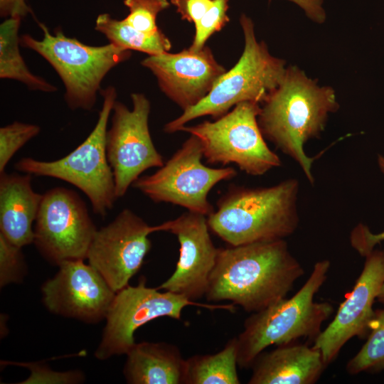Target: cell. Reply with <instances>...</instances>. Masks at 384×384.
Wrapping results in <instances>:
<instances>
[{
  "instance_id": "cell-25",
  "label": "cell",
  "mask_w": 384,
  "mask_h": 384,
  "mask_svg": "<svg viewBox=\"0 0 384 384\" xmlns=\"http://www.w3.org/2000/svg\"><path fill=\"white\" fill-rule=\"evenodd\" d=\"M40 131L36 124L16 121L0 128V174L5 171L14 155Z\"/></svg>"
},
{
  "instance_id": "cell-10",
  "label": "cell",
  "mask_w": 384,
  "mask_h": 384,
  "mask_svg": "<svg viewBox=\"0 0 384 384\" xmlns=\"http://www.w3.org/2000/svg\"><path fill=\"white\" fill-rule=\"evenodd\" d=\"M191 305L233 309V305L202 304L169 291L148 287L144 277L136 286L128 284L115 294L95 356L107 360L127 354L136 343L134 333L140 326L164 316L179 320L183 309Z\"/></svg>"
},
{
  "instance_id": "cell-20",
  "label": "cell",
  "mask_w": 384,
  "mask_h": 384,
  "mask_svg": "<svg viewBox=\"0 0 384 384\" xmlns=\"http://www.w3.org/2000/svg\"><path fill=\"white\" fill-rule=\"evenodd\" d=\"M123 374L129 384H184L186 359L175 345L136 343L126 354Z\"/></svg>"
},
{
  "instance_id": "cell-7",
  "label": "cell",
  "mask_w": 384,
  "mask_h": 384,
  "mask_svg": "<svg viewBox=\"0 0 384 384\" xmlns=\"http://www.w3.org/2000/svg\"><path fill=\"white\" fill-rule=\"evenodd\" d=\"M43 38L28 34L20 36V46L41 55L56 71L65 87V101L73 110H91L100 85L115 66L128 60L131 51L113 43L92 46L64 35L60 28L52 34L37 21Z\"/></svg>"
},
{
  "instance_id": "cell-29",
  "label": "cell",
  "mask_w": 384,
  "mask_h": 384,
  "mask_svg": "<svg viewBox=\"0 0 384 384\" xmlns=\"http://www.w3.org/2000/svg\"><path fill=\"white\" fill-rule=\"evenodd\" d=\"M378 164L384 174V156L378 154ZM384 241V231L373 233L369 228L363 223L358 224L351 232L350 243L351 247L362 257H366L372 252L375 247Z\"/></svg>"
},
{
  "instance_id": "cell-18",
  "label": "cell",
  "mask_w": 384,
  "mask_h": 384,
  "mask_svg": "<svg viewBox=\"0 0 384 384\" xmlns=\"http://www.w3.org/2000/svg\"><path fill=\"white\" fill-rule=\"evenodd\" d=\"M327 366L320 351L297 341L262 352L251 366L249 384H314Z\"/></svg>"
},
{
  "instance_id": "cell-30",
  "label": "cell",
  "mask_w": 384,
  "mask_h": 384,
  "mask_svg": "<svg viewBox=\"0 0 384 384\" xmlns=\"http://www.w3.org/2000/svg\"><path fill=\"white\" fill-rule=\"evenodd\" d=\"M30 369L31 375L23 383H77L82 382L84 375L80 371L60 373L52 370L47 366L35 363H18Z\"/></svg>"
},
{
  "instance_id": "cell-26",
  "label": "cell",
  "mask_w": 384,
  "mask_h": 384,
  "mask_svg": "<svg viewBox=\"0 0 384 384\" xmlns=\"http://www.w3.org/2000/svg\"><path fill=\"white\" fill-rule=\"evenodd\" d=\"M123 3L129 10L126 21L136 30L149 33L159 29L157 16L170 6L168 0H124Z\"/></svg>"
},
{
  "instance_id": "cell-34",
  "label": "cell",
  "mask_w": 384,
  "mask_h": 384,
  "mask_svg": "<svg viewBox=\"0 0 384 384\" xmlns=\"http://www.w3.org/2000/svg\"><path fill=\"white\" fill-rule=\"evenodd\" d=\"M377 301L384 306V284L377 297Z\"/></svg>"
},
{
  "instance_id": "cell-5",
  "label": "cell",
  "mask_w": 384,
  "mask_h": 384,
  "mask_svg": "<svg viewBox=\"0 0 384 384\" xmlns=\"http://www.w3.org/2000/svg\"><path fill=\"white\" fill-rule=\"evenodd\" d=\"M240 22L245 47L238 63L218 79L200 102L166 124L165 132H178L188 122L203 116L218 119L240 102L262 105L279 86L286 71L285 61L272 55L266 44L257 41L248 16L242 14Z\"/></svg>"
},
{
  "instance_id": "cell-33",
  "label": "cell",
  "mask_w": 384,
  "mask_h": 384,
  "mask_svg": "<svg viewBox=\"0 0 384 384\" xmlns=\"http://www.w3.org/2000/svg\"><path fill=\"white\" fill-rule=\"evenodd\" d=\"M301 7L306 15L313 21L322 23L326 19L323 7L324 0H288Z\"/></svg>"
},
{
  "instance_id": "cell-8",
  "label": "cell",
  "mask_w": 384,
  "mask_h": 384,
  "mask_svg": "<svg viewBox=\"0 0 384 384\" xmlns=\"http://www.w3.org/2000/svg\"><path fill=\"white\" fill-rule=\"evenodd\" d=\"M261 105L243 102L215 121L183 126V131L197 137L203 158L211 164H235L250 176H262L279 167L282 161L265 142L257 117Z\"/></svg>"
},
{
  "instance_id": "cell-15",
  "label": "cell",
  "mask_w": 384,
  "mask_h": 384,
  "mask_svg": "<svg viewBox=\"0 0 384 384\" xmlns=\"http://www.w3.org/2000/svg\"><path fill=\"white\" fill-rule=\"evenodd\" d=\"M84 260L65 262L41 287L43 303L51 313L88 324L105 319L115 296L102 275Z\"/></svg>"
},
{
  "instance_id": "cell-2",
  "label": "cell",
  "mask_w": 384,
  "mask_h": 384,
  "mask_svg": "<svg viewBox=\"0 0 384 384\" xmlns=\"http://www.w3.org/2000/svg\"><path fill=\"white\" fill-rule=\"evenodd\" d=\"M338 107L333 88L319 86L297 66L287 67L279 86L261 105L257 120L264 137L296 161L311 185L316 158L306 155L304 144L321 134L329 114Z\"/></svg>"
},
{
  "instance_id": "cell-14",
  "label": "cell",
  "mask_w": 384,
  "mask_h": 384,
  "mask_svg": "<svg viewBox=\"0 0 384 384\" xmlns=\"http://www.w3.org/2000/svg\"><path fill=\"white\" fill-rule=\"evenodd\" d=\"M363 268L352 291L340 304L334 319L314 340L326 366L352 338H363L370 331L373 306L384 284V249H374L366 257Z\"/></svg>"
},
{
  "instance_id": "cell-32",
  "label": "cell",
  "mask_w": 384,
  "mask_h": 384,
  "mask_svg": "<svg viewBox=\"0 0 384 384\" xmlns=\"http://www.w3.org/2000/svg\"><path fill=\"white\" fill-rule=\"evenodd\" d=\"M32 13L26 0H0V16L2 18L20 17Z\"/></svg>"
},
{
  "instance_id": "cell-1",
  "label": "cell",
  "mask_w": 384,
  "mask_h": 384,
  "mask_svg": "<svg viewBox=\"0 0 384 384\" xmlns=\"http://www.w3.org/2000/svg\"><path fill=\"white\" fill-rule=\"evenodd\" d=\"M304 274L284 239L218 248L205 297L252 314L285 298Z\"/></svg>"
},
{
  "instance_id": "cell-3",
  "label": "cell",
  "mask_w": 384,
  "mask_h": 384,
  "mask_svg": "<svg viewBox=\"0 0 384 384\" xmlns=\"http://www.w3.org/2000/svg\"><path fill=\"white\" fill-rule=\"evenodd\" d=\"M296 178L266 187L231 186L207 216L209 230L230 246L285 239L298 228Z\"/></svg>"
},
{
  "instance_id": "cell-31",
  "label": "cell",
  "mask_w": 384,
  "mask_h": 384,
  "mask_svg": "<svg viewBox=\"0 0 384 384\" xmlns=\"http://www.w3.org/2000/svg\"><path fill=\"white\" fill-rule=\"evenodd\" d=\"M214 0H171L182 20L197 24L213 4Z\"/></svg>"
},
{
  "instance_id": "cell-23",
  "label": "cell",
  "mask_w": 384,
  "mask_h": 384,
  "mask_svg": "<svg viewBox=\"0 0 384 384\" xmlns=\"http://www.w3.org/2000/svg\"><path fill=\"white\" fill-rule=\"evenodd\" d=\"M95 29L102 33L111 43L149 55L169 52L171 48V41L160 29L151 33L137 31L124 18L116 19L107 13L97 16Z\"/></svg>"
},
{
  "instance_id": "cell-17",
  "label": "cell",
  "mask_w": 384,
  "mask_h": 384,
  "mask_svg": "<svg viewBox=\"0 0 384 384\" xmlns=\"http://www.w3.org/2000/svg\"><path fill=\"white\" fill-rule=\"evenodd\" d=\"M156 77L161 90L183 111L200 102L226 72L204 46L193 51L149 55L142 62Z\"/></svg>"
},
{
  "instance_id": "cell-12",
  "label": "cell",
  "mask_w": 384,
  "mask_h": 384,
  "mask_svg": "<svg viewBox=\"0 0 384 384\" xmlns=\"http://www.w3.org/2000/svg\"><path fill=\"white\" fill-rule=\"evenodd\" d=\"M132 108L117 101L111 127L107 131L106 151L112 170L117 198L123 197L141 175L164 164L149 129L151 105L142 93L131 95Z\"/></svg>"
},
{
  "instance_id": "cell-22",
  "label": "cell",
  "mask_w": 384,
  "mask_h": 384,
  "mask_svg": "<svg viewBox=\"0 0 384 384\" xmlns=\"http://www.w3.org/2000/svg\"><path fill=\"white\" fill-rule=\"evenodd\" d=\"M235 337L213 354L186 359L184 384H239Z\"/></svg>"
},
{
  "instance_id": "cell-24",
  "label": "cell",
  "mask_w": 384,
  "mask_h": 384,
  "mask_svg": "<svg viewBox=\"0 0 384 384\" xmlns=\"http://www.w3.org/2000/svg\"><path fill=\"white\" fill-rule=\"evenodd\" d=\"M384 370V309L375 310L366 343L346 363V371L352 375Z\"/></svg>"
},
{
  "instance_id": "cell-9",
  "label": "cell",
  "mask_w": 384,
  "mask_h": 384,
  "mask_svg": "<svg viewBox=\"0 0 384 384\" xmlns=\"http://www.w3.org/2000/svg\"><path fill=\"white\" fill-rule=\"evenodd\" d=\"M203 157L200 139L191 134L162 166L140 176L132 186L154 203L177 205L208 216L214 210L208 199L210 191L218 183L236 176L237 171L230 166H207Z\"/></svg>"
},
{
  "instance_id": "cell-11",
  "label": "cell",
  "mask_w": 384,
  "mask_h": 384,
  "mask_svg": "<svg viewBox=\"0 0 384 384\" xmlns=\"http://www.w3.org/2000/svg\"><path fill=\"white\" fill-rule=\"evenodd\" d=\"M33 228L38 251L58 266L87 259L97 230L79 194L59 186L43 194Z\"/></svg>"
},
{
  "instance_id": "cell-21",
  "label": "cell",
  "mask_w": 384,
  "mask_h": 384,
  "mask_svg": "<svg viewBox=\"0 0 384 384\" xmlns=\"http://www.w3.org/2000/svg\"><path fill=\"white\" fill-rule=\"evenodd\" d=\"M21 20L20 17H10L0 25V78L17 80L31 90L53 92L57 87L33 74L21 55L18 30Z\"/></svg>"
},
{
  "instance_id": "cell-28",
  "label": "cell",
  "mask_w": 384,
  "mask_h": 384,
  "mask_svg": "<svg viewBox=\"0 0 384 384\" xmlns=\"http://www.w3.org/2000/svg\"><path fill=\"white\" fill-rule=\"evenodd\" d=\"M228 2L229 0H214L210 9L195 25L196 32L190 50L197 51L202 49L206 41L229 21L227 14Z\"/></svg>"
},
{
  "instance_id": "cell-4",
  "label": "cell",
  "mask_w": 384,
  "mask_h": 384,
  "mask_svg": "<svg viewBox=\"0 0 384 384\" xmlns=\"http://www.w3.org/2000/svg\"><path fill=\"white\" fill-rule=\"evenodd\" d=\"M331 262L317 261L304 285L289 299L286 297L268 307L252 313L235 337L238 366L250 368L256 358L270 346L314 340L322 331L323 323L334 311L327 302L314 301L315 294L327 279Z\"/></svg>"
},
{
  "instance_id": "cell-6",
  "label": "cell",
  "mask_w": 384,
  "mask_h": 384,
  "mask_svg": "<svg viewBox=\"0 0 384 384\" xmlns=\"http://www.w3.org/2000/svg\"><path fill=\"white\" fill-rule=\"evenodd\" d=\"M100 94L103 102L97 123L83 142L59 159L46 161L24 157L14 168L23 174L52 177L73 185L88 198L93 212L105 217L117 198L106 151L107 124L117 94L113 86L101 90Z\"/></svg>"
},
{
  "instance_id": "cell-27",
  "label": "cell",
  "mask_w": 384,
  "mask_h": 384,
  "mask_svg": "<svg viewBox=\"0 0 384 384\" xmlns=\"http://www.w3.org/2000/svg\"><path fill=\"white\" fill-rule=\"evenodd\" d=\"M22 247L14 245L0 234V286L20 283L26 272Z\"/></svg>"
},
{
  "instance_id": "cell-13",
  "label": "cell",
  "mask_w": 384,
  "mask_h": 384,
  "mask_svg": "<svg viewBox=\"0 0 384 384\" xmlns=\"http://www.w3.org/2000/svg\"><path fill=\"white\" fill-rule=\"evenodd\" d=\"M129 208L97 230L87 259L114 292L129 284L151 248L149 235L157 232Z\"/></svg>"
},
{
  "instance_id": "cell-19",
  "label": "cell",
  "mask_w": 384,
  "mask_h": 384,
  "mask_svg": "<svg viewBox=\"0 0 384 384\" xmlns=\"http://www.w3.org/2000/svg\"><path fill=\"white\" fill-rule=\"evenodd\" d=\"M43 194L31 185V175L0 174V234L20 247L33 243Z\"/></svg>"
},
{
  "instance_id": "cell-16",
  "label": "cell",
  "mask_w": 384,
  "mask_h": 384,
  "mask_svg": "<svg viewBox=\"0 0 384 384\" xmlns=\"http://www.w3.org/2000/svg\"><path fill=\"white\" fill-rule=\"evenodd\" d=\"M157 229L175 235L180 245L174 272L157 288L193 302L205 297L218 252L209 233L207 216L187 210L158 225Z\"/></svg>"
}]
</instances>
